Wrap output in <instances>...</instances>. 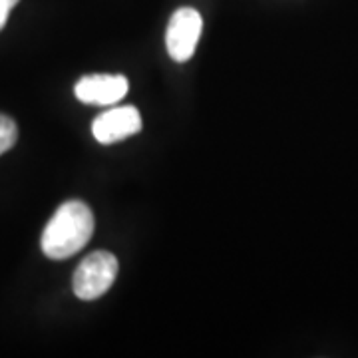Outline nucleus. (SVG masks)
<instances>
[{
	"label": "nucleus",
	"instance_id": "39448f33",
	"mask_svg": "<svg viewBox=\"0 0 358 358\" xmlns=\"http://www.w3.org/2000/svg\"><path fill=\"white\" fill-rule=\"evenodd\" d=\"M128 78L122 74H90L78 80L74 94L90 106H112L128 94Z\"/></svg>",
	"mask_w": 358,
	"mask_h": 358
},
{
	"label": "nucleus",
	"instance_id": "20e7f679",
	"mask_svg": "<svg viewBox=\"0 0 358 358\" xmlns=\"http://www.w3.org/2000/svg\"><path fill=\"white\" fill-rule=\"evenodd\" d=\"M141 129V115L134 106L124 108H110L98 115L92 124L94 138L108 145L120 140H126L129 136L138 134Z\"/></svg>",
	"mask_w": 358,
	"mask_h": 358
},
{
	"label": "nucleus",
	"instance_id": "423d86ee",
	"mask_svg": "<svg viewBox=\"0 0 358 358\" xmlns=\"http://www.w3.org/2000/svg\"><path fill=\"white\" fill-rule=\"evenodd\" d=\"M16 138H18V129L13 117L0 114V155L13 150Z\"/></svg>",
	"mask_w": 358,
	"mask_h": 358
},
{
	"label": "nucleus",
	"instance_id": "0eeeda50",
	"mask_svg": "<svg viewBox=\"0 0 358 358\" xmlns=\"http://www.w3.org/2000/svg\"><path fill=\"white\" fill-rule=\"evenodd\" d=\"M16 4H18V0H0V30L4 28L6 20H8V14Z\"/></svg>",
	"mask_w": 358,
	"mask_h": 358
},
{
	"label": "nucleus",
	"instance_id": "7ed1b4c3",
	"mask_svg": "<svg viewBox=\"0 0 358 358\" xmlns=\"http://www.w3.org/2000/svg\"><path fill=\"white\" fill-rule=\"evenodd\" d=\"M201 30H203V20L195 8L185 6V8L176 10L167 24V54L176 62H187L195 54L197 42L201 38Z\"/></svg>",
	"mask_w": 358,
	"mask_h": 358
},
{
	"label": "nucleus",
	"instance_id": "f257e3e1",
	"mask_svg": "<svg viewBox=\"0 0 358 358\" xmlns=\"http://www.w3.org/2000/svg\"><path fill=\"white\" fill-rule=\"evenodd\" d=\"M94 233V215L84 201L62 203L42 231L40 247L54 261L68 259L82 251Z\"/></svg>",
	"mask_w": 358,
	"mask_h": 358
},
{
	"label": "nucleus",
	"instance_id": "f03ea898",
	"mask_svg": "<svg viewBox=\"0 0 358 358\" xmlns=\"http://www.w3.org/2000/svg\"><path fill=\"white\" fill-rule=\"evenodd\" d=\"M117 275V259L108 251H96L78 265L72 289L82 301H94L110 291Z\"/></svg>",
	"mask_w": 358,
	"mask_h": 358
}]
</instances>
